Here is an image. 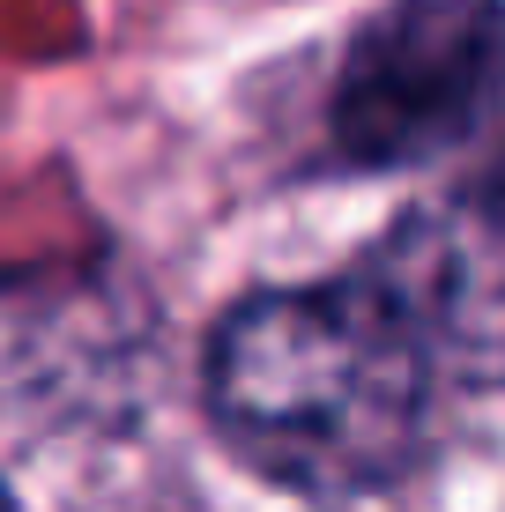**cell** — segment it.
Masks as SVG:
<instances>
[{
  "mask_svg": "<svg viewBox=\"0 0 505 512\" xmlns=\"http://www.w3.org/2000/svg\"><path fill=\"white\" fill-rule=\"evenodd\" d=\"M439 334L379 260L320 290L238 305L208 349V409L275 483L350 498L409 468L439 386Z\"/></svg>",
  "mask_w": 505,
  "mask_h": 512,
  "instance_id": "obj_1",
  "label": "cell"
},
{
  "mask_svg": "<svg viewBox=\"0 0 505 512\" xmlns=\"http://www.w3.org/2000/svg\"><path fill=\"white\" fill-rule=\"evenodd\" d=\"M505 90V0H379L335 82V141L364 171L454 156Z\"/></svg>",
  "mask_w": 505,
  "mask_h": 512,
  "instance_id": "obj_2",
  "label": "cell"
},
{
  "mask_svg": "<svg viewBox=\"0 0 505 512\" xmlns=\"http://www.w3.org/2000/svg\"><path fill=\"white\" fill-rule=\"evenodd\" d=\"M0 512H15V505H8V498H0Z\"/></svg>",
  "mask_w": 505,
  "mask_h": 512,
  "instance_id": "obj_3",
  "label": "cell"
}]
</instances>
